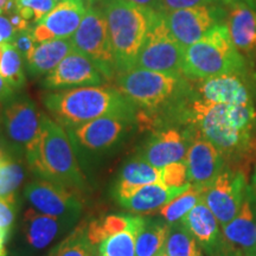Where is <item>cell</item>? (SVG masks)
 Here are the masks:
<instances>
[{"label": "cell", "mask_w": 256, "mask_h": 256, "mask_svg": "<svg viewBox=\"0 0 256 256\" xmlns=\"http://www.w3.org/2000/svg\"><path fill=\"white\" fill-rule=\"evenodd\" d=\"M88 4L86 0H62L34 28L37 43L72 38L81 24Z\"/></svg>", "instance_id": "obj_17"}, {"label": "cell", "mask_w": 256, "mask_h": 256, "mask_svg": "<svg viewBox=\"0 0 256 256\" xmlns=\"http://www.w3.org/2000/svg\"><path fill=\"white\" fill-rule=\"evenodd\" d=\"M55 2H62V0H55Z\"/></svg>", "instance_id": "obj_52"}, {"label": "cell", "mask_w": 256, "mask_h": 256, "mask_svg": "<svg viewBox=\"0 0 256 256\" xmlns=\"http://www.w3.org/2000/svg\"><path fill=\"white\" fill-rule=\"evenodd\" d=\"M224 240L238 248L244 256H256V223L249 200L243 204L232 222L223 226Z\"/></svg>", "instance_id": "obj_24"}, {"label": "cell", "mask_w": 256, "mask_h": 256, "mask_svg": "<svg viewBox=\"0 0 256 256\" xmlns=\"http://www.w3.org/2000/svg\"><path fill=\"white\" fill-rule=\"evenodd\" d=\"M2 44H0V60H2Z\"/></svg>", "instance_id": "obj_49"}, {"label": "cell", "mask_w": 256, "mask_h": 256, "mask_svg": "<svg viewBox=\"0 0 256 256\" xmlns=\"http://www.w3.org/2000/svg\"><path fill=\"white\" fill-rule=\"evenodd\" d=\"M246 2H247L249 6H252V8H256V0H246Z\"/></svg>", "instance_id": "obj_47"}, {"label": "cell", "mask_w": 256, "mask_h": 256, "mask_svg": "<svg viewBox=\"0 0 256 256\" xmlns=\"http://www.w3.org/2000/svg\"><path fill=\"white\" fill-rule=\"evenodd\" d=\"M40 118L42 112L26 95H16L5 102L0 120L2 144L25 156L40 136Z\"/></svg>", "instance_id": "obj_10"}, {"label": "cell", "mask_w": 256, "mask_h": 256, "mask_svg": "<svg viewBox=\"0 0 256 256\" xmlns=\"http://www.w3.org/2000/svg\"><path fill=\"white\" fill-rule=\"evenodd\" d=\"M0 256H8V249H6V244L2 242H0Z\"/></svg>", "instance_id": "obj_45"}, {"label": "cell", "mask_w": 256, "mask_h": 256, "mask_svg": "<svg viewBox=\"0 0 256 256\" xmlns=\"http://www.w3.org/2000/svg\"><path fill=\"white\" fill-rule=\"evenodd\" d=\"M168 188H184L191 184L188 182V168L185 162H172L162 168V180Z\"/></svg>", "instance_id": "obj_36"}, {"label": "cell", "mask_w": 256, "mask_h": 256, "mask_svg": "<svg viewBox=\"0 0 256 256\" xmlns=\"http://www.w3.org/2000/svg\"><path fill=\"white\" fill-rule=\"evenodd\" d=\"M98 2V0H88L89 4H92V2ZM100 2H102V0H100Z\"/></svg>", "instance_id": "obj_50"}, {"label": "cell", "mask_w": 256, "mask_h": 256, "mask_svg": "<svg viewBox=\"0 0 256 256\" xmlns=\"http://www.w3.org/2000/svg\"><path fill=\"white\" fill-rule=\"evenodd\" d=\"M156 256H166V255H165V252H160V254H159V255H156Z\"/></svg>", "instance_id": "obj_51"}, {"label": "cell", "mask_w": 256, "mask_h": 256, "mask_svg": "<svg viewBox=\"0 0 256 256\" xmlns=\"http://www.w3.org/2000/svg\"><path fill=\"white\" fill-rule=\"evenodd\" d=\"M17 12L26 20L40 23L57 5L55 0H17Z\"/></svg>", "instance_id": "obj_35"}, {"label": "cell", "mask_w": 256, "mask_h": 256, "mask_svg": "<svg viewBox=\"0 0 256 256\" xmlns=\"http://www.w3.org/2000/svg\"><path fill=\"white\" fill-rule=\"evenodd\" d=\"M220 2H223L226 5L232 6L234 4H236V2H241V0H220Z\"/></svg>", "instance_id": "obj_46"}, {"label": "cell", "mask_w": 256, "mask_h": 256, "mask_svg": "<svg viewBox=\"0 0 256 256\" xmlns=\"http://www.w3.org/2000/svg\"><path fill=\"white\" fill-rule=\"evenodd\" d=\"M24 197L31 208L44 215L78 224L83 203L78 191L46 179H34L24 188Z\"/></svg>", "instance_id": "obj_11"}, {"label": "cell", "mask_w": 256, "mask_h": 256, "mask_svg": "<svg viewBox=\"0 0 256 256\" xmlns=\"http://www.w3.org/2000/svg\"><path fill=\"white\" fill-rule=\"evenodd\" d=\"M10 43L18 50V52L26 60L28 55L31 54V51L34 49V46L37 44L36 38H34V28L16 32L14 40L10 42Z\"/></svg>", "instance_id": "obj_37"}, {"label": "cell", "mask_w": 256, "mask_h": 256, "mask_svg": "<svg viewBox=\"0 0 256 256\" xmlns=\"http://www.w3.org/2000/svg\"><path fill=\"white\" fill-rule=\"evenodd\" d=\"M23 56L11 43L2 44V56L0 60V75L16 92L24 88L26 76L24 72Z\"/></svg>", "instance_id": "obj_31"}, {"label": "cell", "mask_w": 256, "mask_h": 256, "mask_svg": "<svg viewBox=\"0 0 256 256\" xmlns=\"http://www.w3.org/2000/svg\"><path fill=\"white\" fill-rule=\"evenodd\" d=\"M136 126V118L110 115L78 126L66 127V130L82 166L90 165L116 152Z\"/></svg>", "instance_id": "obj_7"}, {"label": "cell", "mask_w": 256, "mask_h": 256, "mask_svg": "<svg viewBox=\"0 0 256 256\" xmlns=\"http://www.w3.org/2000/svg\"><path fill=\"white\" fill-rule=\"evenodd\" d=\"M18 10L17 0H0V14L11 16Z\"/></svg>", "instance_id": "obj_44"}, {"label": "cell", "mask_w": 256, "mask_h": 256, "mask_svg": "<svg viewBox=\"0 0 256 256\" xmlns=\"http://www.w3.org/2000/svg\"><path fill=\"white\" fill-rule=\"evenodd\" d=\"M101 10L110 31L118 74L136 68L138 55L156 12L124 0H102Z\"/></svg>", "instance_id": "obj_5"}, {"label": "cell", "mask_w": 256, "mask_h": 256, "mask_svg": "<svg viewBox=\"0 0 256 256\" xmlns=\"http://www.w3.org/2000/svg\"><path fill=\"white\" fill-rule=\"evenodd\" d=\"M170 224L165 220L145 218L136 235V256H156L164 252Z\"/></svg>", "instance_id": "obj_28"}, {"label": "cell", "mask_w": 256, "mask_h": 256, "mask_svg": "<svg viewBox=\"0 0 256 256\" xmlns=\"http://www.w3.org/2000/svg\"><path fill=\"white\" fill-rule=\"evenodd\" d=\"M114 87L136 110L138 124L159 127L162 115L180 120L182 113L194 95L188 80L162 72L133 68L115 76Z\"/></svg>", "instance_id": "obj_2"}, {"label": "cell", "mask_w": 256, "mask_h": 256, "mask_svg": "<svg viewBox=\"0 0 256 256\" xmlns=\"http://www.w3.org/2000/svg\"><path fill=\"white\" fill-rule=\"evenodd\" d=\"M191 186V184L184 188H168L162 183H153L140 188L132 197L124 200L121 206L132 212L147 214L162 209L174 198L183 194Z\"/></svg>", "instance_id": "obj_25"}, {"label": "cell", "mask_w": 256, "mask_h": 256, "mask_svg": "<svg viewBox=\"0 0 256 256\" xmlns=\"http://www.w3.org/2000/svg\"><path fill=\"white\" fill-rule=\"evenodd\" d=\"M160 180H162V168H156L148 164L136 153V156L128 158L120 168L110 188V194L113 200L121 206L140 188L148 184L159 183Z\"/></svg>", "instance_id": "obj_19"}, {"label": "cell", "mask_w": 256, "mask_h": 256, "mask_svg": "<svg viewBox=\"0 0 256 256\" xmlns=\"http://www.w3.org/2000/svg\"><path fill=\"white\" fill-rule=\"evenodd\" d=\"M182 222L197 240L198 244L206 249L208 254L215 250L222 242L218 220L206 206L203 198L192 208L190 212L182 220Z\"/></svg>", "instance_id": "obj_22"}, {"label": "cell", "mask_w": 256, "mask_h": 256, "mask_svg": "<svg viewBox=\"0 0 256 256\" xmlns=\"http://www.w3.org/2000/svg\"><path fill=\"white\" fill-rule=\"evenodd\" d=\"M2 108H4V102L0 101V120H2Z\"/></svg>", "instance_id": "obj_48"}, {"label": "cell", "mask_w": 256, "mask_h": 256, "mask_svg": "<svg viewBox=\"0 0 256 256\" xmlns=\"http://www.w3.org/2000/svg\"><path fill=\"white\" fill-rule=\"evenodd\" d=\"M8 18L17 32L26 30V28H30V23H28V20H26V19H24L23 17H22L18 12H14V14L8 16Z\"/></svg>", "instance_id": "obj_43"}, {"label": "cell", "mask_w": 256, "mask_h": 256, "mask_svg": "<svg viewBox=\"0 0 256 256\" xmlns=\"http://www.w3.org/2000/svg\"><path fill=\"white\" fill-rule=\"evenodd\" d=\"M25 160L37 178L56 182L75 191L87 188V179L66 128L44 112L40 136L25 154Z\"/></svg>", "instance_id": "obj_3"}, {"label": "cell", "mask_w": 256, "mask_h": 256, "mask_svg": "<svg viewBox=\"0 0 256 256\" xmlns=\"http://www.w3.org/2000/svg\"><path fill=\"white\" fill-rule=\"evenodd\" d=\"M209 256H244V254L238 248L234 247L232 244L226 242V240H222L218 247L212 252H210Z\"/></svg>", "instance_id": "obj_40"}, {"label": "cell", "mask_w": 256, "mask_h": 256, "mask_svg": "<svg viewBox=\"0 0 256 256\" xmlns=\"http://www.w3.org/2000/svg\"><path fill=\"white\" fill-rule=\"evenodd\" d=\"M26 171L19 154L0 145V197L17 194L24 183Z\"/></svg>", "instance_id": "obj_27"}, {"label": "cell", "mask_w": 256, "mask_h": 256, "mask_svg": "<svg viewBox=\"0 0 256 256\" xmlns=\"http://www.w3.org/2000/svg\"><path fill=\"white\" fill-rule=\"evenodd\" d=\"M124 2L139 6V8L151 10V11L154 12H160V2L162 0H124Z\"/></svg>", "instance_id": "obj_42"}, {"label": "cell", "mask_w": 256, "mask_h": 256, "mask_svg": "<svg viewBox=\"0 0 256 256\" xmlns=\"http://www.w3.org/2000/svg\"><path fill=\"white\" fill-rule=\"evenodd\" d=\"M196 136L190 130L162 127L153 130L138 151V154L156 168L172 162H184L192 140Z\"/></svg>", "instance_id": "obj_14"}, {"label": "cell", "mask_w": 256, "mask_h": 256, "mask_svg": "<svg viewBox=\"0 0 256 256\" xmlns=\"http://www.w3.org/2000/svg\"><path fill=\"white\" fill-rule=\"evenodd\" d=\"M142 224L119 234H115V235L98 243L95 247L96 256H136V235Z\"/></svg>", "instance_id": "obj_32"}, {"label": "cell", "mask_w": 256, "mask_h": 256, "mask_svg": "<svg viewBox=\"0 0 256 256\" xmlns=\"http://www.w3.org/2000/svg\"><path fill=\"white\" fill-rule=\"evenodd\" d=\"M16 32L17 31L8 16L0 14V44L10 43L14 40Z\"/></svg>", "instance_id": "obj_39"}, {"label": "cell", "mask_w": 256, "mask_h": 256, "mask_svg": "<svg viewBox=\"0 0 256 256\" xmlns=\"http://www.w3.org/2000/svg\"><path fill=\"white\" fill-rule=\"evenodd\" d=\"M19 206L18 194L0 197V242L8 244L17 220Z\"/></svg>", "instance_id": "obj_34"}, {"label": "cell", "mask_w": 256, "mask_h": 256, "mask_svg": "<svg viewBox=\"0 0 256 256\" xmlns=\"http://www.w3.org/2000/svg\"><path fill=\"white\" fill-rule=\"evenodd\" d=\"M108 83L100 69L88 57L74 50L44 76L40 86L48 90H64L80 87H94Z\"/></svg>", "instance_id": "obj_15"}, {"label": "cell", "mask_w": 256, "mask_h": 256, "mask_svg": "<svg viewBox=\"0 0 256 256\" xmlns=\"http://www.w3.org/2000/svg\"><path fill=\"white\" fill-rule=\"evenodd\" d=\"M180 122L212 144L226 159L240 162L256 156V112L252 104H212L194 92Z\"/></svg>", "instance_id": "obj_1"}, {"label": "cell", "mask_w": 256, "mask_h": 256, "mask_svg": "<svg viewBox=\"0 0 256 256\" xmlns=\"http://www.w3.org/2000/svg\"><path fill=\"white\" fill-rule=\"evenodd\" d=\"M230 38L240 52L250 54L256 49V10L246 2L232 5L226 17Z\"/></svg>", "instance_id": "obj_21"}, {"label": "cell", "mask_w": 256, "mask_h": 256, "mask_svg": "<svg viewBox=\"0 0 256 256\" xmlns=\"http://www.w3.org/2000/svg\"><path fill=\"white\" fill-rule=\"evenodd\" d=\"M145 217L127 214H113L88 222L87 236L94 247L106 238L144 223Z\"/></svg>", "instance_id": "obj_26"}, {"label": "cell", "mask_w": 256, "mask_h": 256, "mask_svg": "<svg viewBox=\"0 0 256 256\" xmlns=\"http://www.w3.org/2000/svg\"><path fill=\"white\" fill-rule=\"evenodd\" d=\"M184 48L171 34L162 12H156L138 55L136 68L162 72L171 76L183 75Z\"/></svg>", "instance_id": "obj_8"}, {"label": "cell", "mask_w": 256, "mask_h": 256, "mask_svg": "<svg viewBox=\"0 0 256 256\" xmlns=\"http://www.w3.org/2000/svg\"><path fill=\"white\" fill-rule=\"evenodd\" d=\"M88 222L76 224V226L63 240L51 249L48 256H96L95 247L87 236Z\"/></svg>", "instance_id": "obj_29"}, {"label": "cell", "mask_w": 256, "mask_h": 256, "mask_svg": "<svg viewBox=\"0 0 256 256\" xmlns=\"http://www.w3.org/2000/svg\"><path fill=\"white\" fill-rule=\"evenodd\" d=\"M197 96L218 104H252L250 92L238 74L202 80L197 86Z\"/></svg>", "instance_id": "obj_20"}, {"label": "cell", "mask_w": 256, "mask_h": 256, "mask_svg": "<svg viewBox=\"0 0 256 256\" xmlns=\"http://www.w3.org/2000/svg\"><path fill=\"white\" fill-rule=\"evenodd\" d=\"M14 96H16L14 89L12 88L4 78H2V75H0V101L5 104V102L11 100V98H14Z\"/></svg>", "instance_id": "obj_41"}, {"label": "cell", "mask_w": 256, "mask_h": 256, "mask_svg": "<svg viewBox=\"0 0 256 256\" xmlns=\"http://www.w3.org/2000/svg\"><path fill=\"white\" fill-rule=\"evenodd\" d=\"M50 116L64 128L110 115L136 118V107L114 86L51 90L42 98Z\"/></svg>", "instance_id": "obj_4"}, {"label": "cell", "mask_w": 256, "mask_h": 256, "mask_svg": "<svg viewBox=\"0 0 256 256\" xmlns=\"http://www.w3.org/2000/svg\"><path fill=\"white\" fill-rule=\"evenodd\" d=\"M202 194H203V188L191 184V186L186 191L174 198L170 203L160 209V216L170 226L179 222L202 200Z\"/></svg>", "instance_id": "obj_33"}, {"label": "cell", "mask_w": 256, "mask_h": 256, "mask_svg": "<svg viewBox=\"0 0 256 256\" xmlns=\"http://www.w3.org/2000/svg\"><path fill=\"white\" fill-rule=\"evenodd\" d=\"M75 226L76 223L44 215L30 206L22 217L20 232L28 250L40 252L63 240Z\"/></svg>", "instance_id": "obj_16"}, {"label": "cell", "mask_w": 256, "mask_h": 256, "mask_svg": "<svg viewBox=\"0 0 256 256\" xmlns=\"http://www.w3.org/2000/svg\"><path fill=\"white\" fill-rule=\"evenodd\" d=\"M183 75L190 81H202L216 76L243 72L246 60L234 46L226 22L192 46L185 48Z\"/></svg>", "instance_id": "obj_6"}, {"label": "cell", "mask_w": 256, "mask_h": 256, "mask_svg": "<svg viewBox=\"0 0 256 256\" xmlns=\"http://www.w3.org/2000/svg\"><path fill=\"white\" fill-rule=\"evenodd\" d=\"M164 252L166 256H203L197 240L182 220L170 226Z\"/></svg>", "instance_id": "obj_30"}, {"label": "cell", "mask_w": 256, "mask_h": 256, "mask_svg": "<svg viewBox=\"0 0 256 256\" xmlns=\"http://www.w3.org/2000/svg\"><path fill=\"white\" fill-rule=\"evenodd\" d=\"M74 51L72 38L37 43L26 58V70L32 78L46 76Z\"/></svg>", "instance_id": "obj_23"}, {"label": "cell", "mask_w": 256, "mask_h": 256, "mask_svg": "<svg viewBox=\"0 0 256 256\" xmlns=\"http://www.w3.org/2000/svg\"><path fill=\"white\" fill-rule=\"evenodd\" d=\"M74 50L88 57L100 69L107 82L116 76L113 46L102 10L89 4L81 24L72 37Z\"/></svg>", "instance_id": "obj_9"}, {"label": "cell", "mask_w": 256, "mask_h": 256, "mask_svg": "<svg viewBox=\"0 0 256 256\" xmlns=\"http://www.w3.org/2000/svg\"><path fill=\"white\" fill-rule=\"evenodd\" d=\"M220 0H162L160 2V12L174 11V10L198 8V6L217 5Z\"/></svg>", "instance_id": "obj_38"}, {"label": "cell", "mask_w": 256, "mask_h": 256, "mask_svg": "<svg viewBox=\"0 0 256 256\" xmlns=\"http://www.w3.org/2000/svg\"><path fill=\"white\" fill-rule=\"evenodd\" d=\"M202 198L224 226L235 218L246 200L244 174L224 168L212 184L203 188Z\"/></svg>", "instance_id": "obj_13"}, {"label": "cell", "mask_w": 256, "mask_h": 256, "mask_svg": "<svg viewBox=\"0 0 256 256\" xmlns=\"http://www.w3.org/2000/svg\"><path fill=\"white\" fill-rule=\"evenodd\" d=\"M184 162L188 182L200 188L212 184L226 168V158L222 153L198 134L192 140Z\"/></svg>", "instance_id": "obj_18"}, {"label": "cell", "mask_w": 256, "mask_h": 256, "mask_svg": "<svg viewBox=\"0 0 256 256\" xmlns=\"http://www.w3.org/2000/svg\"><path fill=\"white\" fill-rule=\"evenodd\" d=\"M226 17V11L217 5L174 10L164 14L170 31L184 49L200 40L217 24L224 22Z\"/></svg>", "instance_id": "obj_12"}]
</instances>
